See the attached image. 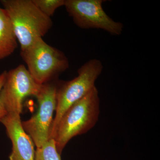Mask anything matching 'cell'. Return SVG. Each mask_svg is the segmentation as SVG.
<instances>
[{"label":"cell","mask_w":160,"mask_h":160,"mask_svg":"<svg viewBox=\"0 0 160 160\" xmlns=\"http://www.w3.org/2000/svg\"><path fill=\"white\" fill-rule=\"evenodd\" d=\"M40 11L51 18L57 9L64 6L65 0H32Z\"/></svg>","instance_id":"cell-11"},{"label":"cell","mask_w":160,"mask_h":160,"mask_svg":"<svg viewBox=\"0 0 160 160\" xmlns=\"http://www.w3.org/2000/svg\"><path fill=\"white\" fill-rule=\"evenodd\" d=\"M37 148L35 160H62L53 139H50L42 146Z\"/></svg>","instance_id":"cell-10"},{"label":"cell","mask_w":160,"mask_h":160,"mask_svg":"<svg viewBox=\"0 0 160 160\" xmlns=\"http://www.w3.org/2000/svg\"><path fill=\"white\" fill-rule=\"evenodd\" d=\"M17 47L10 19L6 10L0 7V61L11 55Z\"/></svg>","instance_id":"cell-9"},{"label":"cell","mask_w":160,"mask_h":160,"mask_svg":"<svg viewBox=\"0 0 160 160\" xmlns=\"http://www.w3.org/2000/svg\"><path fill=\"white\" fill-rule=\"evenodd\" d=\"M21 56L28 70L39 85L51 82L69 68L68 58L62 52L39 38L24 51Z\"/></svg>","instance_id":"cell-4"},{"label":"cell","mask_w":160,"mask_h":160,"mask_svg":"<svg viewBox=\"0 0 160 160\" xmlns=\"http://www.w3.org/2000/svg\"><path fill=\"white\" fill-rule=\"evenodd\" d=\"M1 122L12 143L9 160H35L34 142L23 129L20 115L7 114Z\"/></svg>","instance_id":"cell-8"},{"label":"cell","mask_w":160,"mask_h":160,"mask_svg":"<svg viewBox=\"0 0 160 160\" xmlns=\"http://www.w3.org/2000/svg\"><path fill=\"white\" fill-rule=\"evenodd\" d=\"M100 112L99 92L95 86L86 96L72 105L58 123L52 138L60 154L72 138L85 134L94 127Z\"/></svg>","instance_id":"cell-1"},{"label":"cell","mask_w":160,"mask_h":160,"mask_svg":"<svg viewBox=\"0 0 160 160\" xmlns=\"http://www.w3.org/2000/svg\"><path fill=\"white\" fill-rule=\"evenodd\" d=\"M7 71H4L0 74V93L2 88L4 82L6 79ZM7 115L6 111L0 97V122Z\"/></svg>","instance_id":"cell-12"},{"label":"cell","mask_w":160,"mask_h":160,"mask_svg":"<svg viewBox=\"0 0 160 160\" xmlns=\"http://www.w3.org/2000/svg\"><path fill=\"white\" fill-rule=\"evenodd\" d=\"M10 19L21 51L47 34L52 26L51 18L43 13L32 0L0 1Z\"/></svg>","instance_id":"cell-2"},{"label":"cell","mask_w":160,"mask_h":160,"mask_svg":"<svg viewBox=\"0 0 160 160\" xmlns=\"http://www.w3.org/2000/svg\"><path fill=\"white\" fill-rule=\"evenodd\" d=\"M103 0H65L64 6L75 24L82 29H102L112 35L122 34V23L116 22L103 9Z\"/></svg>","instance_id":"cell-6"},{"label":"cell","mask_w":160,"mask_h":160,"mask_svg":"<svg viewBox=\"0 0 160 160\" xmlns=\"http://www.w3.org/2000/svg\"><path fill=\"white\" fill-rule=\"evenodd\" d=\"M103 68L102 63L100 60L92 59L78 69L77 77L70 81L58 83L56 114L49 138H52L58 123L66 110L96 86L95 83L102 73Z\"/></svg>","instance_id":"cell-3"},{"label":"cell","mask_w":160,"mask_h":160,"mask_svg":"<svg viewBox=\"0 0 160 160\" xmlns=\"http://www.w3.org/2000/svg\"><path fill=\"white\" fill-rule=\"evenodd\" d=\"M41 86L35 81L24 65L7 71L0 97L7 114L20 115L25 98L30 96L36 97Z\"/></svg>","instance_id":"cell-7"},{"label":"cell","mask_w":160,"mask_h":160,"mask_svg":"<svg viewBox=\"0 0 160 160\" xmlns=\"http://www.w3.org/2000/svg\"><path fill=\"white\" fill-rule=\"evenodd\" d=\"M58 83L53 81L42 85L36 96L38 104L37 112L29 119L22 122L23 129L37 148L50 139L53 112L56 109Z\"/></svg>","instance_id":"cell-5"}]
</instances>
